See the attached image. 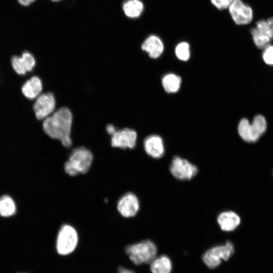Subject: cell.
<instances>
[{
	"instance_id": "6da1fadb",
	"label": "cell",
	"mask_w": 273,
	"mask_h": 273,
	"mask_svg": "<svg viewBox=\"0 0 273 273\" xmlns=\"http://www.w3.org/2000/svg\"><path fill=\"white\" fill-rule=\"evenodd\" d=\"M72 121L71 111L69 108L63 107L44 119L42 127L48 136L60 141L68 148L72 144L71 138Z\"/></svg>"
},
{
	"instance_id": "7a4b0ae2",
	"label": "cell",
	"mask_w": 273,
	"mask_h": 273,
	"mask_svg": "<svg viewBox=\"0 0 273 273\" xmlns=\"http://www.w3.org/2000/svg\"><path fill=\"white\" fill-rule=\"evenodd\" d=\"M93 161L91 151L84 147L73 149L64 165V170L70 176L84 174L89 169Z\"/></svg>"
},
{
	"instance_id": "3957f363",
	"label": "cell",
	"mask_w": 273,
	"mask_h": 273,
	"mask_svg": "<svg viewBox=\"0 0 273 273\" xmlns=\"http://www.w3.org/2000/svg\"><path fill=\"white\" fill-rule=\"evenodd\" d=\"M157 249L154 243L149 240L129 245L125 252L136 265L151 263L156 257Z\"/></svg>"
},
{
	"instance_id": "277c9868",
	"label": "cell",
	"mask_w": 273,
	"mask_h": 273,
	"mask_svg": "<svg viewBox=\"0 0 273 273\" xmlns=\"http://www.w3.org/2000/svg\"><path fill=\"white\" fill-rule=\"evenodd\" d=\"M78 241V236L76 229L70 224H63L60 228L57 235V252L62 255L71 253L76 248Z\"/></svg>"
},
{
	"instance_id": "5b68a950",
	"label": "cell",
	"mask_w": 273,
	"mask_h": 273,
	"mask_svg": "<svg viewBox=\"0 0 273 273\" xmlns=\"http://www.w3.org/2000/svg\"><path fill=\"white\" fill-rule=\"evenodd\" d=\"M250 32L255 45L260 49L265 48L273 40V17L258 20Z\"/></svg>"
},
{
	"instance_id": "8992f818",
	"label": "cell",
	"mask_w": 273,
	"mask_h": 273,
	"mask_svg": "<svg viewBox=\"0 0 273 273\" xmlns=\"http://www.w3.org/2000/svg\"><path fill=\"white\" fill-rule=\"evenodd\" d=\"M235 251L233 244L227 241L224 244L213 247L207 250L203 255L205 264L210 268L218 267L221 260H228Z\"/></svg>"
},
{
	"instance_id": "52a82bcc",
	"label": "cell",
	"mask_w": 273,
	"mask_h": 273,
	"mask_svg": "<svg viewBox=\"0 0 273 273\" xmlns=\"http://www.w3.org/2000/svg\"><path fill=\"white\" fill-rule=\"evenodd\" d=\"M169 169L170 173L175 178L181 180L192 179L198 171L196 166L178 156L173 158Z\"/></svg>"
},
{
	"instance_id": "ba28073f",
	"label": "cell",
	"mask_w": 273,
	"mask_h": 273,
	"mask_svg": "<svg viewBox=\"0 0 273 273\" xmlns=\"http://www.w3.org/2000/svg\"><path fill=\"white\" fill-rule=\"evenodd\" d=\"M228 10L232 20L237 25H247L253 20L252 8L242 0H234Z\"/></svg>"
},
{
	"instance_id": "9c48e42d",
	"label": "cell",
	"mask_w": 273,
	"mask_h": 273,
	"mask_svg": "<svg viewBox=\"0 0 273 273\" xmlns=\"http://www.w3.org/2000/svg\"><path fill=\"white\" fill-rule=\"evenodd\" d=\"M56 99L52 93L40 94L36 98L33 104V109L36 118L45 119L50 116L56 108Z\"/></svg>"
},
{
	"instance_id": "30bf717a",
	"label": "cell",
	"mask_w": 273,
	"mask_h": 273,
	"mask_svg": "<svg viewBox=\"0 0 273 273\" xmlns=\"http://www.w3.org/2000/svg\"><path fill=\"white\" fill-rule=\"evenodd\" d=\"M136 132L130 128L117 130L112 135L111 145L113 147L122 149H133L136 145Z\"/></svg>"
},
{
	"instance_id": "8fae6325",
	"label": "cell",
	"mask_w": 273,
	"mask_h": 273,
	"mask_svg": "<svg viewBox=\"0 0 273 273\" xmlns=\"http://www.w3.org/2000/svg\"><path fill=\"white\" fill-rule=\"evenodd\" d=\"M117 208L123 217L129 218L134 216L140 209V202L137 196L128 192L122 195L118 200Z\"/></svg>"
},
{
	"instance_id": "7c38bea8",
	"label": "cell",
	"mask_w": 273,
	"mask_h": 273,
	"mask_svg": "<svg viewBox=\"0 0 273 273\" xmlns=\"http://www.w3.org/2000/svg\"><path fill=\"white\" fill-rule=\"evenodd\" d=\"M11 62L15 71L20 75H24L31 71L35 65L34 57L27 51L24 52L21 56H13Z\"/></svg>"
},
{
	"instance_id": "4fadbf2b",
	"label": "cell",
	"mask_w": 273,
	"mask_h": 273,
	"mask_svg": "<svg viewBox=\"0 0 273 273\" xmlns=\"http://www.w3.org/2000/svg\"><path fill=\"white\" fill-rule=\"evenodd\" d=\"M144 148L146 153L153 158H160L165 153L163 140L156 134L150 135L145 138Z\"/></svg>"
},
{
	"instance_id": "5bb4252c",
	"label": "cell",
	"mask_w": 273,
	"mask_h": 273,
	"mask_svg": "<svg viewBox=\"0 0 273 273\" xmlns=\"http://www.w3.org/2000/svg\"><path fill=\"white\" fill-rule=\"evenodd\" d=\"M142 49L147 53L150 57L156 59L164 51V44L161 38L157 35H151L144 40Z\"/></svg>"
},
{
	"instance_id": "9a60e30c",
	"label": "cell",
	"mask_w": 273,
	"mask_h": 273,
	"mask_svg": "<svg viewBox=\"0 0 273 273\" xmlns=\"http://www.w3.org/2000/svg\"><path fill=\"white\" fill-rule=\"evenodd\" d=\"M217 221L221 230L231 232L239 225L241 219L236 212L232 211H225L222 212L218 215Z\"/></svg>"
},
{
	"instance_id": "2e32d148",
	"label": "cell",
	"mask_w": 273,
	"mask_h": 273,
	"mask_svg": "<svg viewBox=\"0 0 273 273\" xmlns=\"http://www.w3.org/2000/svg\"><path fill=\"white\" fill-rule=\"evenodd\" d=\"M42 90V83L39 77L32 76L23 85L21 91L23 95L29 100H33L40 95Z\"/></svg>"
},
{
	"instance_id": "e0dca14e",
	"label": "cell",
	"mask_w": 273,
	"mask_h": 273,
	"mask_svg": "<svg viewBox=\"0 0 273 273\" xmlns=\"http://www.w3.org/2000/svg\"><path fill=\"white\" fill-rule=\"evenodd\" d=\"M266 122L261 115H257L254 118L249 128V143L257 141L266 129Z\"/></svg>"
},
{
	"instance_id": "ac0fdd59",
	"label": "cell",
	"mask_w": 273,
	"mask_h": 273,
	"mask_svg": "<svg viewBox=\"0 0 273 273\" xmlns=\"http://www.w3.org/2000/svg\"><path fill=\"white\" fill-rule=\"evenodd\" d=\"M150 269L152 273H170L172 262L166 255H161L155 258L150 263Z\"/></svg>"
},
{
	"instance_id": "d6986e66",
	"label": "cell",
	"mask_w": 273,
	"mask_h": 273,
	"mask_svg": "<svg viewBox=\"0 0 273 273\" xmlns=\"http://www.w3.org/2000/svg\"><path fill=\"white\" fill-rule=\"evenodd\" d=\"M144 8V4L140 0H127L123 5V10L125 15L130 18L140 17Z\"/></svg>"
},
{
	"instance_id": "ffe728a7",
	"label": "cell",
	"mask_w": 273,
	"mask_h": 273,
	"mask_svg": "<svg viewBox=\"0 0 273 273\" xmlns=\"http://www.w3.org/2000/svg\"><path fill=\"white\" fill-rule=\"evenodd\" d=\"M181 82V78L173 73L165 75L162 80L165 90L169 93L177 92L180 88Z\"/></svg>"
},
{
	"instance_id": "44dd1931",
	"label": "cell",
	"mask_w": 273,
	"mask_h": 273,
	"mask_svg": "<svg viewBox=\"0 0 273 273\" xmlns=\"http://www.w3.org/2000/svg\"><path fill=\"white\" fill-rule=\"evenodd\" d=\"M16 212V205L11 197L5 195L0 198V215L9 217Z\"/></svg>"
},
{
	"instance_id": "7402d4cb",
	"label": "cell",
	"mask_w": 273,
	"mask_h": 273,
	"mask_svg": "<svg viewBox=\"0 0 273 273\" xmlns=\"http://www.w3.org/2000/svg\"><path fill=\"white\" fill-rule=\"evenodd\" d=\"M175 54L180 60L186 61L190 57V48L189 44L186 41H182L177 44L175 49Z\"/></svg>"
},
{
	"instance_id": "603a6c76",
	"label": "cell",
	"mask_w": 273,
	"mask_h": 273,
	"mask_svg": "<svg viewBox=\"0 0 273 273\" xmlns=\"http://www.w3.org/2000/svg\"><path fill=\"white\" fill-rule=\"evenodd\" d=\"M250 122L246 118L242 119L238 125V132L241 138L245 142H248L249 128Z\"/></svg>"
},
{
	"instance_id": "cb8c5ba5",
	"label": "cell",
	"mask_w": 273,
	"mask_h": 273,
	"mask_svg": "<svg viewBox=\"0 0 273 273\" xmlns=\"http://www.w3.org/2000/svg\"><path fill=\"white\" fill-rule=\"evenodd\" d=\"M262 58L266 64L273 65V45L270 44L263 49Z\"/></svg>"
},
{
	"instance_id": "d4e9b609",
	"label": "cell",
	"mask_w": 273,
	"mask_h": 273,
	"mask_svg": "<svg viewBox=\"0 0 273 273\" xmlns=\"http://www.w3.org/2000/svg\"><path fill=\"white\" fill-rule=\"evenodd\" d=\"M234 0H210L212 4L220 10L228 9Z\"/></svg>"
},
{
	"instance_id": "484cf974",
	"label": "cell",
	"mask_w": 273,
	"mask_h": 273,
	"mask_svg": "<svg viewBox=\"0 0 273 273\" xmlns=\"http://www.w3.org/2000/svg\"><path fill=\"white\" fill-rule=\"evenodd\" d=\"M106 129L108 134L112 135L116 130V127L112 124H108L106 127Z\"/></svg>"
},
{
	"instance_id": "4316f807",
	"label": "cell",
	"mask_w": 273,
	"mask_h": 273,
	"mask_svg": "<svg viewBox=\"0 0 273 273\" xmlns=\"http://www.w3.org/2000/svg\"><path fill=\"white\" fill-rule=\"evenodd\" d=\"M19 3L23 6L27 7L32 4L35 0H17Z\"/></svg>"
},
{
	"instance_id": "83f0119b",
	"label": "cell",
	"mask_w": 273,
	"mask_h": 273,
	"mask_svg": "<svg viewBox=\"0 0 273 273\" xmlns=\"http://www.w3.org/2000/svg\"><path fill=\"white\" fill-rule=\"evenodd\" d=\"M52 1L53 2H59V1H60L61 0H52Z\"/></svg>"
}]
</instances>
